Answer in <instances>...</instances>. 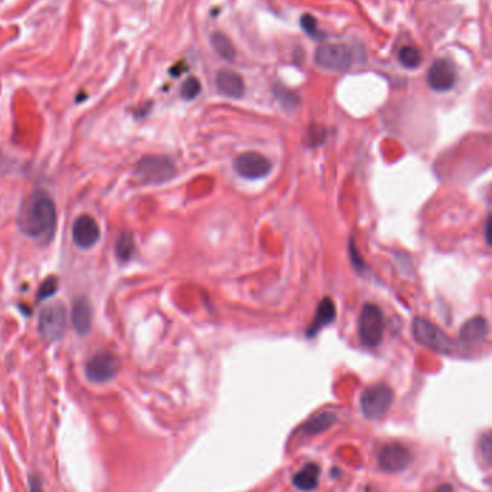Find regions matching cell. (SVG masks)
<instances>
[{
	"label": "cell",
	"mask_w": 492,
	"mask_h": 492,
	"mask_svg": "<svg viewBox=\"0 0 492 492\" xmlns=\"http://www.w3.org/2000/svg\"><path fill=\"white\" fill-rule=\"evenodd\" d=\"M412 334L420 345L438 351V353L442 355H451L456 348L455 341L449 336L445 334L438 325L425 318L416 317L413 320Z\"/></svg>",
	"instance_id": "7a4b0ae2"
},
{
	"label": "cell",
	"mask_w": 492,
	"mask_h": 492,
	"mask_svg": "<svg viewBox=\"0 0 492 492\" xmlns=\"http://www.w3.org/2000/svg\"><path fill=\"white\" fill-rule=\"evenodd\" d=\"M274 92L281 105H283L285 110H295L301 103L298 94L285 88L284 85H276L274 88Z\"/></svg>",
	"instance_id": "7402d4cb"
},
{
	"label": "cell",
	"mask_w": 492,
	"mask_h": 492,
	"mask_svg": "<svg viewBox=\"0 0 492 492\" xmlns=\"http://www.w3.org/2000/svg\"><path fill=\"white\" fill-rule=\"evenodd\" d=\"M271 169H272L271 161L265 156L256 151L244 153L238 156L235 160L237 173L249 180L265 177L271 172Z\"/></svg>",
	"instance_id": "30bf717a"
},
{
	"label": "cell",
	"mask_w": 492,
	"mask_h": 492,
	"mask_svg": "<svg viewBox=\"0 0 492 492\" xmlns=\"http://www.w3.org/2000/svg\"><path fill=\"white\" fill-rule=\"evenodd\" d=\"M456 84L455 65L448 59H438L428 73V85L436 92H447Z\"/></svg>",
	"instance_id": "8fae6325"
},
{
	"label": "cell",
	"mask_w": 492,
	"mask_h": 492,
	"mask_svg": "<svg viewBox=\"0 0 492 492\" xmlns=\"http://www.w3.org/2000/svg\"><path fill=\"white\" fill-rule=\"evenodd\" d=\"M336 318V306H334V302L331 298H324L320 304H318V307H317V311H315V315H314V320L311 321L310 327H308V331H307V336L308 337H313L315 336L322 327L328 325L330 322H333Z\"/></svg>",
	"instance_id": "2e32d148"
},
{
	"label": "cell",
	"mask_w": 492,
	"mask_h": 492,
	"mask_svg": "<svg viewBox=\"0 0 492 492\" xmlns=\"http://www.w3.org/2000/svg\"><path fill=\"white\" fill-rule=\"evenodd\" d=\"M68 314L62 302H54L45 306L39 313L38 328L43 340L55 343L62 338L66 330Z\"/></svg>",
	"instance_id": "277c9868"
},
{
	"label": "cell",
	"mask_w": 492,
	"mask_h": 492,
	"mask_svg": "<svg viewBox=\"0 0 492 492\" xmlns=\"http://www.w3.org/2000/svg\"><path fill=\"white\" fill-rule=\"evenodd\" d=\"M29 489H31V492H43V491H42V486H40V482H39V479H38V477L32 475V477L29 478Z\"/></svg>",
	"instance_id": "83f0119b"
},
{
	"label": "cell",
	"mask_w": 492,
	"mask_h": 492,
	"mask_svg": "<svg viewBox=\"0 0 492 492\" xmlns=\"http://www.w3.org/2000/svg\"><path fill=\"white\" fill-rule=\"evenodd\" d=\"M176 173L173 161L166 156H147L140 160L133 170L134 179L143 184H160L170 180Z\"/></svg>",
	"instance_id": "3957f363"
},
{
	"label": "cell",
	"mask_w": 492,
	"mask_h": 492,
	"mask_svg": "<svg viewBox=\"0 0 492 492\" xmlns=\"http://www.w3.org/2000/svg\"><path fill=\"white\" fill-rule=\"evenodd\" d=\"M17 225L27 237L48 242L57 226V209L52 197L43 191L31 193L20 207Z\"/></svg>",
	"instance_id": "6da1fadb"
},
{
	"label": "cell",
	"mask_w": 492,
	"mask_h": 492,
	"mask_svg": "<svg viewBox=\"0 0 492 492\" xmlns=\"http://www.w3.org/2000/svg\"><path fill=\"white\" fill-rule=\"evenodd\" d=\"M216 87L229 98H241L245 94V84L239 74L233 71H221L216 77Z\"/></svg>",
	"instance_id": "5bb4252c"
},
{
	"label": "cell",
	"mask_w": 492,
	"mask_h": 492,
	"mask_svg": "<svg viewBox=\"0 0 492 492\" xmlns=\"http://www.w3.org/2000/svg\"><path fill=\"white\" fill-rule=\"evenodd\" d=\"M119 359L114 355L108 353V351H101V353H97L96 356L91 357L87 363V378L92 383L110 382L115 376L117 371H119Z\"/></svg>",
	"instance_id": "ba28073f"
},
{
	"label": "cell",
	"mask_w": 492,
	"mask_h": 492,
	"mask_svg": "<svg viewBox=\"0 0 492 492\" xmlns=\"http://www.w3.org/2000/svg\"><path fill=\"white\" fill-rule=\"evenodd\" d=\"M135 245L134 239L130 233H121L115 242V255L121 262H127L131 260V256L134 255Z\"/></svg>",
	"instance_id": "ffe728a7"
},
{
	"label": "cell",
	"mask_w": 492,
	"mask_h": 492,
	"mask_svg": "<svg viewBox=\"0 0 492 492\" xmlns=\"http://www.w3.org/2000/svg\"><path fill=\"white\" fill-rule=\"evenodd\" d=\"M478 448H479V452H481L484 462L486 465L492 466V432H485L479 438Z\"/></svg>",
	"instance_id": "cb8c5ba5"
},
{
	"label": "cell",
	"mask_w": 492,
	"mask_h": 492,
	"mask_svg": "<svg viewBox=\"0 0 492 492\" xmlns=\"http://www.w3.org/2000/svg\"><path fill=\"white\" fill-rule=\"evenodd\" d=\"M435 492H454V489H452V486L451 485H447V484H445V485H440Z\"/></svg>",
	"instance_id": "f1b7e54d"
},
{
	"label": "cell",
	"mask_w": 492,
	"mask_h": 492,
	"mask_svg": "<svg viewBox=\"0 0 492 492\" xmlns=\"http://www.w3.org/2000/svg\"><path fill=\"white\" fill-rule=\"evenodd\" d=\"M57 288H58V283H57V279L55 278H50V279H46L45 283L39 287V291H38V299H48L50 297H52L55 292H57Z\"/></svg>",
	"instance_id": "d4e9b609"
},
{
	"label": "cell",
	"mask_w": 492,
	"mask_h": 492,
	"mask_svg": "<svg viewBox=\"0 0 492 492\" xmlns=\"http://www.w3.org/2000/svg\"><path fill=\"white\" fill-rule=\"evenodd\" d=\"M393 399H394L393 390L387 385L385 383L373 385L367 387L361 394V399H360L361 412L367 419L379 420L390 410L393 405Z\"/></svg>",
	"instance_id": "5b68a950"
},
{
	"label": "cell",
	"mask_w": 492,
	"mask_h": 492,
	"mask_svg": "<svg viewBox=\"0 0 492 492\" xmlns=\"http://www.w3.org/2000/svg\"><path fill=\"white\" fill-rule=\"evenodd\" d=\"M101 230L97 221L89 215H81L73 226L74 244L81 249H89L100 241Z\"/></svg>",
	"instance_id": "7c38bea8"
},
{
	"label": "cell",
	"mask_w": 492,
	"mask_h": 492,
	"mask_svg": "<svg viewBox=\"0 0 492 492\" xmlns=\"http://www.w3.org/2000/svg\"><path fill=\"white\" fill-rule=\"evenodd\" d=\"M210 42H212V46H214V50L215 52L225 61L228 62H232V61H235L237 58V51H235V46H233L232 40L225 35V33H215L212 36V39H210Z\"/></svg>",
	"instance_id": "d6986e66"
},
{
	"label": "cell",
	"mask_w": 492,
	"mask_h": 492,
	"mask_svg": "<svg viewBox=\"0 0 492 492\" xmlns=\"http://www.w3.org/2000/svg\"><path fill=\"white\" fill-rule=\"evenodd\" d=\"M397 58H399V62L408 69H415L422 64L420 50L412 45L403 46V48L399 51V54H397Z\"/></svg>",
	"instance_id": "44dd1931"
},
{
	"label": "cell",
	"mask_w": 492,
	"mask_h": 492,
	"mask_svg": "<svg viewBox=\"0 0 492 492\" xmlns=\"http://www.w3.org/2000/svg\"><path fill=\"white\" fill-rule=\"evenodd\" d=\"M385 333V320L382 310L374 304H364L359 317V336L366 347L374 348L382 343Z\"/></svg>",
	"instance_id": "8992f818"
},
{
	"label": "cell",
	"mask_w": 492,
	"mask_h": 492,
	"mask_svg": "<svg viewBox=\"0 0 492 492\" xmlns=\"http://www.w3.org/2000/svg\"><path fill=\"white\" fill-rule=\"evenodd\" d=\"M200 91H202V85H200L199 80L195 77H191L189 80H186L184 84L181 85L180 94L184 100H195L200 94Z\"/></svg>",
	"instance_id": "603a6c76"
},
{
	"label": "cell",
	"mask_w": 492,
	"mask_h": 492,
	"mask_svg": "<svg viewBox=\"0 0 492 492\" xmlns=\"http://www.w3.org/2000/svg\"><path fill=\"white\" fill-rule=\"evenodd\" d=\"M318 477L320 468L315 463H307L298 474H295L292 482L299 491L311 492L318 485Z\"/></svg>",
	"instance_id": "e0dca14e"
},
{
	"label": "cell",
	"mask_w": 492,
	"mask_h": 492,
	"mask_svg": "<svg viewBox=\"0 0 492 492\" xmlns=\"http://www.w3.org/2000/svg\"><path fill=\"white\" fill-rule=\"evenodd\" d=\"M71 322L78 334L84 336L89 333L92 324V308L87 298L80 297L74 301L71 310Z\"/></svg>",
	"instance_id": "4fadbf2b"
},
{
	"label": "cell",
	"mask_w": 492,
	"mask_h": 492,
	"mask_svg": "<svg viewBox=\"0 0 492 492\" xmlns=\"http://www.w3.org/2000/svg\"><path fill=\"white\" fill-rule=\"evenodd\" d=\"M314 61L327 71L344 73L353 64V52L343 43H325L315 50Z\"/></svg>",
	"instance_id": "52a82bcc"
},
{
	"label": "cell",
	"mask_w": 492,
	"mask_h": 492,
	"mask_svg": "<svg viewBox=\"0 0 492 492\" xmlns=\"http://www.w3.org/2000/svg\"><path fill=\"white\" fill-rule=\"evenodd\" d=\"M378 461L383 471L399 474L410 465L412 454L402 443H389L379 452Z\"/></svg>",
	"instance_id": "9c48e42d"
},
{
	"label": "cell",
	"mask_w": 492,
	"mask_h": 492,
	"mask_svg": "<svg viewBox=\"0 0 492 492\" xmlns=\"http://www.w3.org/2000/svg\"><path fill=\"white\" fill-rule=\"evenodd\" d=\"M301 27H302V29L304 31H306L310 36H313V38H321L320 35H318V28H317V20L313 17V16H310V15H304L302 17H301Z\"/></svg>",
	"instance_id": "484cf974"
},
{
	"label": "cell",
	"mask_w": 492,
	"mask_h": 492,
	"mask_svg": "<svg viewBox=\"0 0 492 492\" xmlns=\"http://www.w3.org/2000/svg\"><path fill=\"white\" fill-rule=\"evenodd\" d=\"M336 415L330 412H322L320 415L313 416L306 425H304V432L307 435H318L330 429L336 424Z\"/></svg>",
	"instance_id": "ac0fdd59"
},
{
	"label": "cell",
	"mask_w": 492,
	"mask_h": 492,
	"mask_svg": "<svg viewBox=\"0 0 492 492\" xmlns=\"http://www.w3.org/2000/svg\"><path fill=\"white\" fill-rule=\"evenodd\" d=\"M485 241L486 244L492 248V215L488 216V219L485 221Z\"/></svg>",
	"instance_id": "4316f807"
},
{
	"label": "cell",
	"mask_w": 492,
	"mask_h": 492,
	"mask_svg": "<svg viewBox=\"0 0 492 492\" xmlns=\"http://www.w3.org/2000/svg\"><path fill=\"white\" fill-rule=\"evenodd\" d=\"M488 336V322L484 317H474L468 320L459 331V338L465 344H475Z\"/></svg>",
	"instance_id": "9a60e30c"
}]
</instances>
